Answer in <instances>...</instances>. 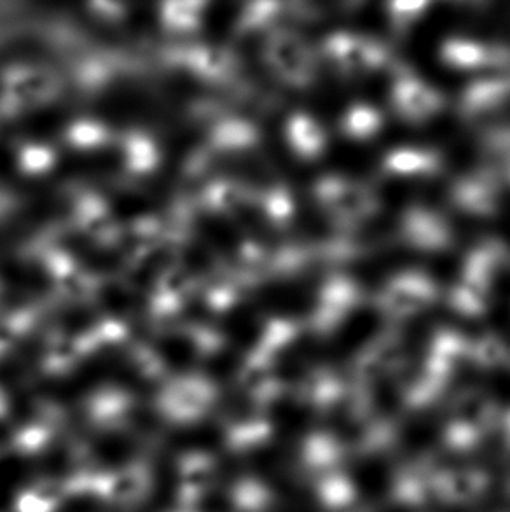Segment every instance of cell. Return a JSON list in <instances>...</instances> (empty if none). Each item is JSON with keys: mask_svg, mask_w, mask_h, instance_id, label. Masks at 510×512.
Listing matches in <instances>:
<instances>
[{"mask_svg": "<svg viewBox=\"0 0 510 512\" xmlns=\"http://www.w3.org/2000/svg\"><path fill=\"white\" fill-rule=\"evenodd\" d=\"M318 207L339 228H355L380 212L381 201L371 187L341 175H325L313 184Z\"/></svg>", "mask_w": 510, "mask_h": 512, "instance_id": "6da1fadb", "label": "cell"}, {"mask_svg": "<svg viewBox=\"0 0 510 512\" xmlns=\"http://www.w3.org/2000/svg\"><path fill=\"white\" fill-rule=\"evenodd\" d=\"M439 294L434 278L423 271L407 270L397 273L383 285L376 305L386 317L406 320L435 305Z\"/></svg>", "mask_w": 510, "mask_h": 512, "instance_id": "7a4b0ae2", "label": "cell"}, {"mask_svg": "<svg viewBox=\"0 0 510 512\" xmlns=\"http://www.w3.org/2000/svg\"><path fill=\"white\" fill-rule=\"evenodd\" d=\"M364 301V289L357 280L346 275H331L320 285L308 327L317 336H331L345 324Z\"/></svg>", "mask_w": 510, "mask_h": 512, "instance_id": "3957f363", "label": "cell"}, {"mask_svg": "<svg viewBox=\"0 0 510 512\" xmlns=\"http://www.w3.org/2000/svg\"><path fill=\"white\" fill-rule=\"evenodd\" d=\"M399 242L421 252H444L453 247L455 231L444 215L413 205L400 217Z\"/></svg>", "mask_w": 510, "mask_h": 512, "instance_id": "277c9868", "label": "cell"}, {"mask_svg": "<svg viewBox=\"0 0 510 512\" xmlns=\"http://www.w3.org/2000/svg\"><path fill=\"white\" fill-rule=\"evenodd\" d=\"M502 184L498 173L486 165L456 179L449 189V201L463 214L491 217L500 208Z\"/></svg>", "mask_w": 510, "mask_h": 512, "instance_id": "5b68a950", "label": "cell"}, {"mask_svg": "<svg viewBox=\"0 0 510 512\" xmlns=\"http://www.w3.org/2000/svg\"><path fill=\"white\" fill-rule=\"evenodd\" d=\"M470 360V341L453 329H441L428 345L423 367L446 380H453L460 367Z\"/></svg>", "mask_w": 510, "mask_h": 512, "instance_id": "8992f818", "label": "cell"}, {"mask_svg": "<svg viewBox=\"0 0 510 512\" xmlns=\"http://www.w3.org/2000/svg\"><path fill=\"white\" fill-rule=\"evenodd\" d=\"M350 380L331 367H317L304 376L297 388V399L308 402L313 408L327 409L350 397Z\"/></svg>", "mask_w": 510, "mask_h": 512, "instance_id": "52a82bcc", "label": "cell"}, {"mask_svg": "<svg viewBox=\"0 0 510 512\" xmlns=\"http://www.w3.org/2000/svg\"><path fill=\"white\" fill-rule=\"evenodd\" d=\"M442 168L444 160L434 149L400 147L383 158V172L393 177H434Z\"/></svg>", "mask_w": 510, "mask_h": 512, "instance_id": "ba28073f", "label": "cell"}, {"mask_svg": "<svg viewBox=\"0 0 510 512\" xmlns=\"http://www.w3.org/2000/svg\"><path fill=\"white\" fill-rule=\"evenodd\" d=\"M287 140L292 153L304 161H313L325 153V133L313 119L296 116L287 128Z\"/></svg>", "mask_w": 510, "mask_h": 512, "instance_id": "9c48e42d", "label": "cell"}, {"mask_svg": "<svg viewBox=\"0 0 510 512\" xmlns=\"http://www.w3.org/2000/svg\"><path fill=\"white\" fill-rule=\"evenodd\" d=\"M490 291H486L481 285L472 284L460 278V282L449 292V306L458 315L477 319L483 317L488 305H490Z\"/></svg>", "mask_w": 510, "mask_h": 512, "instance_id": "30bf717a", "label": "cell"}, {"mask_svg": "<svg viewBox=\"0 0 510 512\" xmlns=\"http://www.w3.org/2000/svg\"><path fill=\"white\" fill-rule=\"evenodd\" d=\"M449 383L451 381L430 373L423 367L421 373L407 383L402 399L411 408H425L428 404L441 399L444 392H446V388L449 387Z\"/></svg>", "mask_w": 510, "mask_h": 512, "instance_id": "8fae6325", "label": "cell"}, {"mask_svg": "<svg viewBox=\"0 0 510 512\" xmlns=\"http://www.w3.org/2000/svg\"><path fill=\"white\" fill-rule=\"evenodd\" d=\"M470 362L481 369H497L510 362L509 346L497 334H484L470 341Z\"/></svg>", "mask_w": 510, "mask_h": 512, "instance_id": "7c38bea8", "label": "cell"}, {"mask_svg": "<svg viewBox=\"0 0 510 512\" xmlns=\"http://www.w3.org/2000/svg\"><path fill=\"white\" fill-rule=\"evenodd\" d=\"M262 210L268 217V221L276 228L289 226L296 217V200L290 193V189L283 184L269 187L262 196Z\"/></svg>", "mask_w": 510, "mask_h": 512, "instance_id": "4fadbf2b", "label": "cell"}, {"mask_svg": "<svg viewBox=\"0 0 510 512\" xmlns=\"http://www.w3.org/2000/svg\"><path fill=\"white\" fill-rule=\"evenodd\" d=\"M301 334V324L292 319H271L262 333L259 348L278 357Z\"/></svg>", "mask_w": 510, "mask_h": 512, "instance_id": "5bb4252c", "label": "cell"}, {"mask_svg": "<svg viewBox=\"0 0 510 512\" xmlns=\"http://www.w3.org/2000/svg\"><path fill=\"white\" fill-rule=\"evenodd\" d=\"M380 128V116L369 109H355L350 112L346 116L345 125H343L346 135L355 140L371 139L380 132Z\"/></svg>", "mask_w": 510, "mask_h": 512, "instance_id": "9a60e30c", "label": "cell"}, {"mask_svg": "<svg viewBox=\"0 0 510 512\" xmlns=\"http://www.w3.org/2000/svg\"><path fill=\"white\" fill-rule=\"evenodd\" d=\"M60 507V499L56 495L28 490L16 495L14 512H56Z\"/></svg>", "mask_w": 510, "mask_h": 512, "instance_id": "2e32d148", "label": "cell"}]
</instances>
